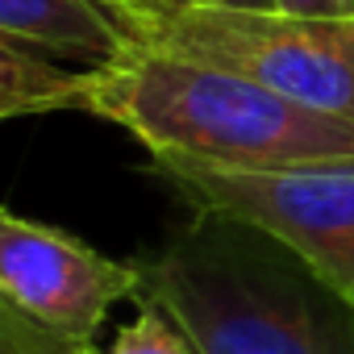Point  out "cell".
<instances>
[{"instance_id":"obj_1","label":"cell","mask_w":354,"mask_h":354,"mask_svg":"<svg viewBox=\"0 0 354 354\" xmlns=\"http://www.w3.org/2000/svg\"><path fill=\"white\" fill-rule=\"evenodd\" d=\"M138 267V300L158 304L196 354H354V304L242 217L192 213Z\"/></svg>"},{"instance_id":"obj_2","label":"cell","mask_w":354,"mask_h":354,"mask_svg":"<svg viewBox=\"0 0 354 354\" xmlns=\"http://www.w3.org/2000/svg\"><path fill=\"white\" fill-rule=\"evenodd\" d=\"M92 117L133 133L150 158L217 171H296L354 162V121L308 109L246 75L133 50L104 67Z\"/></svg>"},{"instance_id":"obj_3","label":"cell","mask_w":354,"mask_h":354,"mask_svg":"<svg viewBox=\"0 0 354 354\" xmlns=\"http://www.w3.org/2000/svg\"><path fill=\"white\" fill-rule=\"evenodd\" d=\"M138 50L205 63L354 121V17L201 5L138 26Z\"/></svg>"},{"instance_id":"obj_4","label":"cell","mask_w":354,"mask_h":354,"mask_svg":"<svg viewBox=\"0 0 354 354\" xmlns=\"http://www.w3.org/2000/svg\"><path fill=\"white\" fill-rule=\"evenodd\" d=\"M150 162L192 213H230L275 234L354 304V162L296 171H217L184 158Z\"/></svg>"},{"instance_id":"obj_5","label":"cell","mask_w":354,"mask_h":354,"mask_svg":"<svg viewBox=\"0 0 354 354\" xmlns=\"http://www.w3.org/2000/svg\"><path fill=\"white\" fill-rule=\"evenodd\" d=\"M142 296V267L117 263L67 230L0 213V304L46 333L96 346L113 304Z\"/></svg>"},{"instance_id":"obj_6","label":"cell","mask_w":354,"mask_h":354,"mask_svg":"<svg viewBox=\"0 0 354 354\" xmlns=\"http://www.w3.org/2000/svg\"><path fill=\"white\" fill-rule=\"evenodd\" d=\"M0 42L80 67H117L138 50V21L109 0H0Z\"/></svg>"},{"instance_id":"obj_7","label":"cell","mask_w":354,"mask_h":354,"mask_svg":"<svg viewBox=\"0 0 354 354\" xmlns=\"http://www.w3.org/2000/svg\"><path fill=\"white\" fill-rule=\"evenodd\" d=\"M104 67H80L34 55L26 46L0 42V117H42V113H92Z\"/></svg>"},{"instance_id":"obj_8","label":"cell","mask_w":354,"mask_h":354,"mask_svg":"<svg viewBox=\"0 0 354 354\" xmlns=\"http://www.w3.org/2000/svg\"><path fill=\"white\" fill-rule=\"evenodd\" d=\"M100 354H196V346L158 304L138 300V317L129 325H121L113 346Z\"/></svg>"},{"instance_id":"obj_9","label":"cell","mask_w":354,"mask_h":354,"mask_svg":"<svg viewBox=\"0 0 354 354\" xmlns=\"http://www.w3.org/2000/svg\"><path fill=\"white\" fill-rule=\"evenodd\" d=\"M0 354H100V350L96 346L63 342V337L46 333L42 325L26 321L21 313L0 304Z\"/></svg>"},{"instance_id":"obj_10","label":"cell","mask_w":354,"mask_h":354,"mask_svg":"<svg viewBox=\"0 0 354 354\" xmlns=\"http://www.w3.org/2000/svg\"><path fill=\"white\" fill-rule=\"evenodd\" d=\"M121 5L138 17V26L142 21H150V17H171V13H180V9H192V5H201V0H121Z\"/></svg>"},{"instance_id":"obj_11","label":"cell","mask_w":354,"mask_h":354,"mask_svg":"<svg viewBox=\"0 0 354 354\" xmlns=\"http://www.w3.org/2000/svg\"><path fill=\"white\" fill-rule=\"evenodd\" d=\"M209 5H234V9H271V0H209Z\"/></svg>"},{"instance_id":"obj_12","label":"cell","mask_w":354,"mask_h":354,"mask_svg":"<svg viewBox=\"0 0 354 354\" xmlns=\"http://www.w3.org/2000/svg\"><path fill=\"white\" fill-rule=\"evenodd\" d=\"M109 5H117V9H121V13H129V9H125V5H121V0H109ZM129 17H133V13H129ZM133 21H138V17H133Z\"/></svg>"}]
</instances>
